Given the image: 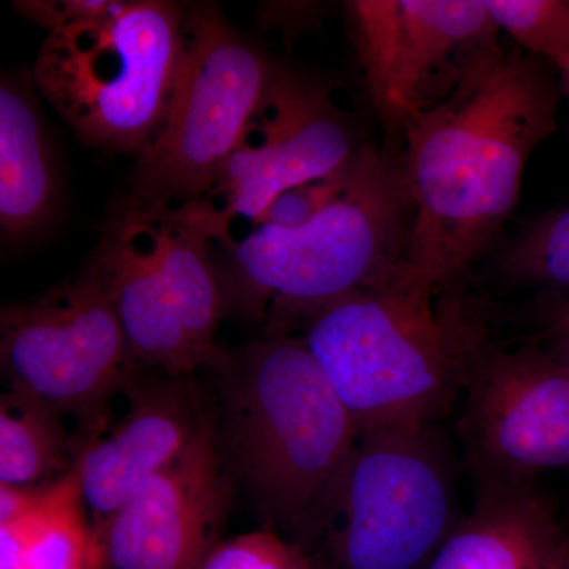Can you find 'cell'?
Segmentation results:
<instances>
[{
	"mask_svg": "<svg viewBox=\"0 0 569 569\" xmlns=\"http://www.w3.org/2000/svg\"><path fill=\"white\" fill-rule=\"evenodd\" d=\"M500 31L520 50L545 58L565 73L569 69V2L565 0H485Z\"/></svg>",
	"mask_w": 569,
	"mask_h": 569,
	"instance_id": "obj_20",
	"label": "cell"
},
{
	"mask_svg": "<svg viewBox=\"0 0 569 569\" xmlns=\"http://www.w3.org/2000/svg\"><path fill=\"white\" fill-rule=\"evenodd\" d=\"M274 69L219 7L187 3L173 96L159 133L137 157L130 194L176 206L211 197L263 103Z\"/></svg>",
	"mask_w": 569,
	"mask_h": 569,
	"instance_id": "obj_7",
	"label": "cell"
},
{
	"mask_svg": "<svg viewBox=\"0 0 569 569\" xmlns=\"http://www.w3.org/2000/svg\"><path fill=\"white\" fill-rule=\"evenodd\" d=\"M186 7L130 0L107 20L48 33L31 77L78 140L134 157L151 144L173 96Z\"/></svg>",
	"mask_w": 569,
	"mask_h": 569,
	"instance_id": "obj_6",
	"label": "cell"
},
{
	"mask_svg": "<svg viewBox=\"0 0 569 569\" xmlns=\"http://www.w3.org/2000/svg\"><path fill=\"white\" fill-rule=\"evenodd\" d=\"M411 203L399 167L362 144L347 189L295 230L257 224L216 244L228 316L287 337L321 309L387 279L407 260Z\"/></svg>",
	"mask_w": 569,
	"mask_h": 569,
	"instance_id": "obj_4",
	"label": "cell"
},
{
	"mask_svg": "<svg viewBox=\"0 0 569 569\" xmlns=\"http://www.w3.org/2000/svg\"><path fill=\"white\" fill-rule=\"evenodd\" d=\"M546 353L569 376V305L557 310L548 329Z\"/></svg>",
	"mask_w": 569,
	"mask_h": 569,
	"instance_id": "obj_25",
	"label": "cell"
},
{
	"mask_svg": "<svg viewBox=\"0 0 569 569\" xmlns=\"http://www.w3.org/2000/svg\"><path fill=\"white\" fill-rule=\"evenodd\" d=\"M561 74H563L565 84H567V89H568V92H569V69L567 71H565V73H561Z\"/></svg>",
	"mask_w": 569,
	"mask_h": 569,
	"instance_id": "obj_27",
	"label": "cell"
},
{
	"mask_svg": "<svg viewBox=\"0 0 569 569\" xmlns=\"http://www.w3.org/2000/svg\"><path fill=\"white\" fill-rule=\"evenodd\" d=\"M563 539L537 482L478 485L473 508L426 569H559Z\"/></svg>",
	"mask_w": 569,
	"mask_h": 569,
	"instance_id": "obj_15",
	"label": "cell"
},
{
	"mask_svg": "<svg viewBox=\"0 0 569 569\" xmlns=\"http://www.w3.org/2000/svg\"><path fill=\"white\" fill-rule=\"evenodd\" d=\"M0 361L7 389L77 419L78 455L103 432L112 397L141 367L107 291L88 266L67 282L2 307Z\"/></svg>",
	"mask_w": 569,
	"mask_h": 569,
	"instance_id": "obj_9",
	"label": "cell"
},
{
	"mask_svg": "<svg viewBox=\"0 0 569 569\" xmlns=\"http://www.w3.org/2000/svg\"><path fill=\"white\" fill-rule=\"evenodd\" d=\"M230 223L211 198L176 206L126 194L111 209L88 268L137 365L183 377L227 362L216 340L228 316L216 244Z\"/></svg>",
	"mask_w": 569,
	"mask_h": 569,
	"instance_id": "obj_5",
	"label": "cell"
},
{
	"mask_svg": "<svg viewBox=\"0 0 569 569\" xmlns=\"http://www.w3.org/2000/svg\"><path fill=\"white\" fill-rule=\"evenodd\" d=\"M346 10L370 100L399 140L500 47L479 0H353Z\"/></svg>",
	"mask_w": 569,
	"mask_h": 569,
	"instance_id": "obj_10",
	"label": "cell"
},
{
	"mask_svg": "<svg viewBox=\"0 0 569 569\" xmlns=\"http://www.w3.org/2000/svg\"><path fill=\"white\" fill-rule=\"evenodd\" d=\"M459 430L478 485H527L569 468V376L545 350L479 343Z\"/></svg>",
	"mask_w": 569,
	"mask_h": 569,
	"instance_id": "obj_11",
	"label": "cell"
},
{
	"mask_svg": "<svg viewBox=\"0 0 569 569\" xmlns=\"http://www.w3.org/2000/svg\"><path fill=\"white\" fill-rule=\"evenodd\" d=\"M361 149V148H359ZM358 156V152H356ZM356 156L347 167L325 178L299 183L277 194L272 203L266 209L260 224L295 230L302 227L310 220L316 219L318 213L325 211L329 204L335 203L337 197L347 189L355 171Z\"/></svg>",
	"mask_w": 569,
	"mask_h": 569,
	"instance_id": "obj_22",
	"label": "cell"
},
{
	"mask_svg": "<svg viewBox=\"0 0 569 569\" xmlns=\"http://www.w3.org/2000/svg\"><path fill=\"white\" fill-rule=\"evenodd\" d=\"M559 91L533 56L500 47L403 132L411 203L407 269L441 290L496 244L535 149L557 130Z\"/></svg>",
	"mask_w": 569,
	"mask_h": 569,
	"instance_id": "obj_1",
	"label": "cell"
},
{
	"mask_svg": "<svg viewBox=\"0 0 569 569\" xmlns=\"http://www.w3.org/2000/svg\"><path fill=\"white\" fill-rule=\"evenodd\" d=\"M559 569H569V533H565L563 548H561V559Z\"/></svg>",
	"mask_w": 569,
	"mask_h": 569,
	"instance_id": "obj_26",
	"label": "cell"
},
{
	"mask_svg": "<svg viewBox=\"0 0 569 569\" xmlns=\"http://www.w3.org/2000/svg\"><path fill=\"white\" fill-rule=\"evenodd\" d=\"M200 569H313L306 549L271 529L217 542Z\"/></svg>",
	"mask_w": 569,
	"mask_h": 569,
	"instance_id": "obj_21",
	"label": "cell"
},
{
	"mask_svg": "<svg viewBox=\"0 0 569 569\" xmlns=\"http://www.w3.org/2000/svg\"><path fill=\"white\" fill-rule=\"evenodd\" d=\"M32 77L3 73L0 82V227L9 241L47 230L61 206L54 148Z\"/></svg>",
	"mask_w": 569,
	"mask_h": 569,
	"instance_id": "obj_16",
	"label": "cell"
},
{
	"mask_svg": "<svg viewBox=\"0 0 569 569\" xmlns=\"http://www.w3.org/2000/svg\"><path fill=\"white\" fill-rule=\"evenodd\" d=\"M418 282L407 264L316 313L302 342L358 427L432 425L460 389L488 331L455 296Z\"/></svg>",
	"mask_w": 569,
	"mask_h": 569,
	"instance_id": "obj_3",
	"label": "cell"
},
{
	"mask_svg": "<svg viewBox=\"0 0 569 569\" xmlns=\"http://www.w3.org/2000/svg\"><path fill=\"white\" fill-rule=\"evenodd\" d=\"M78 445L63 415L37 397L7 389L0 397V482L48 485L77 466Z\"/></svg>",
	"mask_w": 569,
	"mask_h": 569,
	"instance_id": "obj_18",
	"label": "cell"
},
{
	"mask_svg": "<svg viewBox=\"0 0 569 569\" xmlns=\"http://www.w3.org/2000/svg\"><path fill=\"white\" fill-rule=\"evenodd\" d=\"M430 426L359 436L325 530L337 568L426 569L458 527L451 459Z\"/></svg>",
	"mask_w": 569,
	"mask_h": 569,
	"instance_id": "obj_8",
	"label": "cell"
},
{
	"mask_svg": "<svg viewBox=\"0 0 569 569\" xmlns=\"http://www.w3.org/2000/svg\"><path fill=\"white\" fill-rule=\"evenodd\" d=\"M208 415L181 456L140 486L104 527L108 569H200L213 546L230 482Z\"/></svg>",
	"mask_w": 569,
	"mask_h": 569,
	"instance_id": "obj_13",
	"label": "cell"
},
{
	"mask_svg": "<svg viewBox=\"0 0 569 569\" xmlns=\"http://www.w3.org/2000/svg\"><path fill=\"white\" fill-rule=\"evenodd\" d=\"M130 0H21L14 9L48 33L107 20L129 7Z\"/></svg>",
	"mask_w": 569,
	"mask_h": 569,
	"instance_id": "obj_23",
	"label": "cell"
},
{
	"mask_svg": "<svg viewBox=\"0 0 569 569\" xmlns=\"http://www.w3.org/2000/svg\"><path fill=\"white\" fill-rule=\"evenodd\" d=\"M0 569H108L77 467L54 482L36 511L0 526Z\"/></svg>",
	"mask_w": 569,
	"mask_h": 569,
	"instance_id": "obj_17",
	"label": "cell"
},
{
	"mask_svg": "<svg viewBox=\"0 0 569 569\" xmlns=\"http://www.w3.org/2000/svg\"><path fill=\"white\" fill-rule=\"evenodd\" d=\"M54 482L36 486H11L0 482V526L26 518L36 511L47 500Z\"/></svg>",
	"mask_w": 569,
	"mask_h": 569,
	"instance_id": "obj_24",
	"label": "cell"
},
{
	"mask_svg": "<svg viewBox=\"0 0 569 569\" xmlns=\"http://www.w3.org/2000/svg\"><path fill=\"white\" fill-rule=\"evenodd\" d=\"M498 271L511 283L569 290V206L530 220L498 257Z\"/></svg>",
	"mask_w": 569,
	"mask_h": 569,
	"instance_id": "obj_19",
	"label": "cell"
},
{
	"mask_svg": "<svg viewBox=\"0 0 569 569\" xmlns=\"http://www.w3.org/2000/svg\"><path fill=\"white\" fill-rule=\"evenodd\" d=\"M146 367L123 388L129 408L118 425L80 449L82 500L99 538L134 490L173 463L211 411L193 376L171 377Z\"/></svg>",
	"mask_w": 569,
	"mask_h": 569,
	"instance_id": "obj_14",
	"label": "cell"
},
{
	"mask_svg": "<svg viewBox=\"0 0 569 569\" xmlns=\"http://www.w3.org/2000/svg\"><path fill=\"white\" fill-rule=\"evenodd\" d=\"M223 463L268 527L305 548L321 537L359 432L301 337H264L219 370Z\"/></svg>",
	"mask_w": 569,
	"mask_h": 569,
	"instance_id": "obj_2",
	"label": "cell"
},
{
	"mask_svg": "<svg viewBox=\"0 0 569 569\" xmlns=\"http://www.w3.org/2000/svg\"><path fill=\"white\" fill-rule=\"evenodd\" d=\"M320 82L277 66L263 103L211 194L228 220L260 224L277 194L342 170L361 148Z\"/></svg>",
	"mask_w": 569,
	"mask_h": 569,
	"instance_id": "obj_12",
	"label": "cell"
}]
</instances>
